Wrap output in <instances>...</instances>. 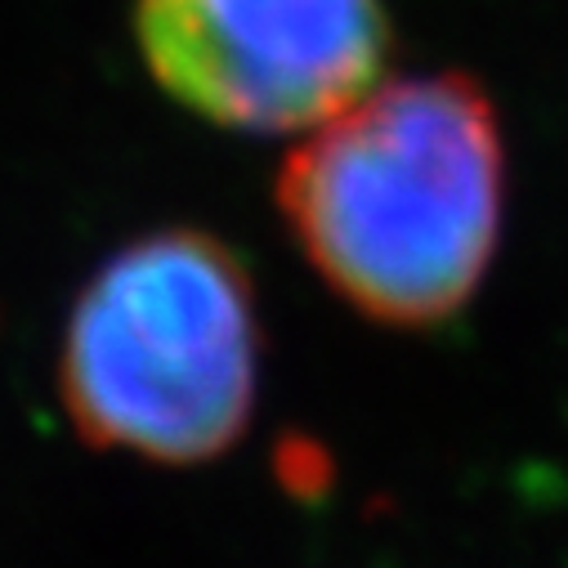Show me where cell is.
<instances>
[{"instance_id": "cell-2", "label": "cell", "mask_w": 568, "mask_h": 568, "mask_svg": "<svg viewBox=\"0 0 568 568\" xmlns=\"http://www.w3.org/2000/svg\"><path fill=\"white\" fill-rule=\"evenodd\" d=\"M255 301L229 246L193 229L121 246L72 305L59 389L99 448L162 466L220 457L251 420Z\"/></svg>"}, {"instance_id": "cell-3", "label": "cell", "mask_w": 568, "mask_h": 568, "mask_svg": "<svg viewBox=\"0 0 568 568\" xmlns=\"http://www.w3.org/2000/svg\"><path fill=\"white\" fill-rule=\"evenodd\" d=\"M134 37L158 85L229 130H314L376 90L381 0H139Z\"/></svg>"}, {"instance_id": "cell-1", "label": "cell", "mask_w": 568, "mask_h": 568, "mask_svg": "<svg viewBox=\"0 0 568 568\" xmlns=\"http://www.w3.org/2000/svg\"><path fill=\"white\" fill-rule=\"evenodd\" d=\"M301 246L381 323L457 314L497 251L501 139L466 77L367 90L314 125L277 184Z\"/></svg>"}]
</instances>
